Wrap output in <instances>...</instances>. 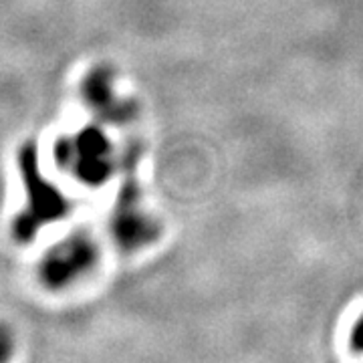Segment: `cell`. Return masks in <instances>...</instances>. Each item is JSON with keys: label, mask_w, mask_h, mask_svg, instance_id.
Instances as JSON below:
<instances>
[{"label": "cell", "mask_w": 363, "mask_h": 363, "mask_svg": "<svg viewBox=\"0 0 363 363\" xmlns=\"http://www.w3.org/2000/svg\"><path fill=\"white\" fill-rule=\"evenodd\" d=\"M16 166L23 180L25 202L11 222V234L18 245H28L47 226L67 218L71 202L65 192L45 176L39 145L35 142H25L18 147Z\"/></svg>", "instance_id": "6da1fadb"}, {"label": "cell", "mask_w": 363, "mask_h": 363, "mask_svg": "<svg viewBox=\"0 0 363 363\" xmlns=\"http://www.w3.org/2000/svg\"><path fill=\"white\" fill-rule=\"evenodd\" d=\"M142 156L143 150L138 143H131L123 150L119 164L121 182L109 214V234L117 247L125 252H135L154 245L162 234L160 222L145 202L138 174Z\"/></svg>", "instance_id": "7a4b0ae2"}, {"label": "cell", "mask_w": 363, "mask_h": 363, "mask_svg": "<svg viewBox=\"0 0 363 363\" xmlns=\"http://www.w3.org/2000/svg\"><path fill=\"white\" fill-rule=\"evenodd\" d=\"M55 164L87 188H101L119 172L121 156L101 123L63 133L52 147Z\"/></svg>", "instance_id": "3957f363"}, {"label": "cell", "mask_w": 363, "mask_h": 363, "mask_svg": "<svg viewBox=\"0 0 363 363\" xmlns=\"http://www.w3.org/2000/svg\"><path fill=\"white\" fill-rule=\"evenodd\" d=\"M99 262V245L85 230L67 234L47 248L37 264V279L47 291H63L85 279Z\"/></svg>", "instance_id": "277c9868"}, {"label": "cell", "mask_w": 363, "mask_h": 363, "mask_svg": "<svg viewBox=\"0 0 363 363\" xmlns=\"http://www.w3.org/2000/svg\"><path fill=\"white\" fill-rule=\"evenodd\" d=\"M79 95L95 121L101 125L123 128L140 116L138 101L121 91L113 67H91L79 83Z\"/></svg>", "instance_id": "5b68a950"}, {"label": "cell", "mask_w": 363, "mask_h": 363, "mask_svg": "<svg viewBox=\"0 0 363 363\" xmlns=\"http://www.w3.org/2000/svg\"><path fill=\"white\" fill-rule=\"evenodd\" d=\"M16 351L14 331L6 323H0V363H11Z\"/></svg>", "instance_id": "8992f818"}, {"label": "cell", "mask_w": 363, "mask_h": 363, "mask_svg": "<svg viewBox=\"0 0 363 363\" xmlns=\"http://www.w3.org/2000/svg\"><path fill=\"white\" fill-rule=\"evenodd\" d=\"M353 341H357V345L363 347V319L357 323L355 331H353Z\"/></svg>", "instance_id": "52a82bcc"}]
</instances>
